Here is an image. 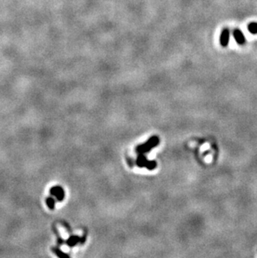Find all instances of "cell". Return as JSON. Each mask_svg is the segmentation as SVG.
<instances>
[{
    "label": "cell",
    "mask_w": 257,
    "mask_h": 258,
    "mask_svg": "<svg viewBox=\"0 0 257 258\" xmlns=\"http://www.w3.org/2000/svg\"><path fill=\"white\" fill-rule=\"evenodd\" d=\"M50 193L59 201H62L64 198V191H63V188L60 186H53L51 188Z\"/></svg>",
    "instance_id": "4"
},
{
    "label": "cell",
    "mask_w": 257,
    "mask_h": 258,
    "mask_svg": "<svg viewBox=\"0 0 257 258\" xmlns=\"http://www.w3.org/2000/svg\"><path fill=\"white\" fill-rule=\"evenodd\" d=\"M159 142H160L159 138L157 137V136H153V137L150 138L146 143L139 145L136 148V151L139 154H144V153L150 152L154 147H155V146L158 145Z\"/></svg>",
    "instance_id": "1"
},
{
    "label": "cell",
    "mask_w": 257,
    "mask_h": 258,
    "mask_svg": "<svg viewBox=\"0 0 257 258\" xmlns=\"http://www.w3.org/2000/svg\"><path fill=\"white\" fill-rule=\"evenodd\" d=\"M46 203L48 207L51 209V210H53V209H54V207H55V199H53V197L47 198Z\"/></svg>",
    "instance_id": "8"
},
{
    "label": "cell",
    "mask_w": 257,
    "mask_h": 258,
    "mask_svg": "<svg viewBox=\"0 0 257 258\" xmlns=\"http://www.w3.org/2000/svg\"><path fill=\"white\" fill-rule=\"evenodd\" d=\"M53 251L56 253V255L58 256H59V257H69V256L67 254H64V253H63L62 251H60L59 249H57V248H54V249H53Z\"/></svg>",
    "instance_id": "9"
},
{
    "label": "cell",
    "mask_w": 257,
    "mask_h": 258,
    "mask_svg": "<svg viewBox=\"0 0 257 258\" xmlns=\"http://www.w3.org/2000/svg\"><path fill=\"white\" fill-rule=\"evenodd\" d=\"M233 36L235 40L236 41L237 44L240 45H243L245 43V37L242 33V31L239 29H235L233 30Z\"/></svg>",
    "instance_id": "5"
},
{
    "label": "cell",
    "mask_w": 257,
    "mask_h": 258,
    "mask_svg": "<svg viewBox=\"0 0 257 258\" xmlns=\"http://www.w3.org/2000/svg\"><path fill=\"white\" fill-rule=\"evenodd\" d=\"M230 29H227V28L224 29L223 30L221 31L220 36V44L222 47H226L227 45H228L229 41H230Z\"/></svg>",
    "instance_id": "3"
},
{
    "label": "cell",
    "mask_w": 257,
    "mask_h": 258,
    "mask_svg": "<svg viewBox=\"0 0 257 258\" xmlns=\"http://www.w3.org/2000/svg\"><path fill=\"white\" fill-rule=\"evenodd\" d=\"M248 30L250 34H257V23L255 22H251L248 24Z\"/></svg>",
    "instance_id": "7"
},
{
    "label": "cell",
    "mask_w": 257,
    "mask_h": 258,
    "mask_svg": "<svg viewBox=\"0 0 257 258\" xmlns=\"http://www.w3.org/2000/svg\"><path fill=\"white\" fill-rule=\"evenodd\" d=\"M137 165L140 167H146L149 170H153L156 167V162L155 161H148L146 157L144 155V154H140L137 159Z\"/></svg>",
    "instance_id": "2"
},
{
    "label": "cell",
    "mask_w": 257,
    "mask_h": 258,
    "mask_svg": "<svg viewBox=\"0 0 257 258\" xmlns=\"http://www.w3.org/2000/svg\"><path fill=\"white\" fill-rule=\"evenodd\" d=\"M82 242V239H80V237H79V236H71V237L67 241V244H68V246H75V245L78 243V242Z\"/></svg>",
    "instance_id": "6"
}]
</instances>
